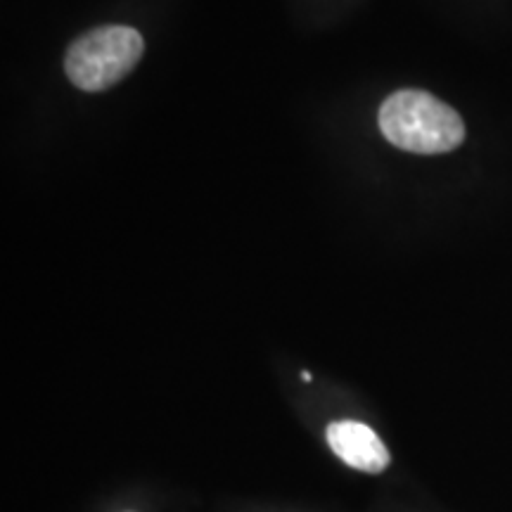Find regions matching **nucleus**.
Returning a JSON list of instances; mask_svg holds the SVG:
<instances>
[{
    "mask_svg": "<svg viewBox=\"0 0 512 512\" xmlns=\"http://www.w3.org/2000/svg\"><path fill=\"white\" fill-rule=\"evenodd\" d=\"M380 131L394 147L415 155L451 152L465 140L460 114L425 91H396L380 107Z\"/></svg>",
    "mask_w": 512,
    "mask_h": 512,
    "instance_id": "nucleus-1",
    "label": "nucleus"
},
{
    "mask_svg": "<svg viewBox=\"0 0 512 512\" xmlns=\"http://www.w3.org/2000/svg\"><path fill=\"white\" fill-rule=\"evenodd\" d=\"M145 41L131 27H98L76 38L64 55V72L76 88L100 93L131 74Z\"/></svg>",
    "mask_w": 512,
    "mask_h": 512,
    "instance_id": "nucleus-2",
    "label": "nucleus"
},
{
    "mask_svg": "<svg viewBox=\"0 0 512 512\" xmlns=\"http://www.w3.org/2000/svg\"><path fill=\"white\" fill-rule=\"evenodd\" d=\"M328 444L339 460L349 467L370 475H380L392 463L387 446L370 430L368 425L356 420H339L328 427Z\"/></svg>",
    "mask_w": 512,
    "mask_h": 512,
    "instance_id": "nucleus-3",
    "label": "nucleus"
}]
</instances>
